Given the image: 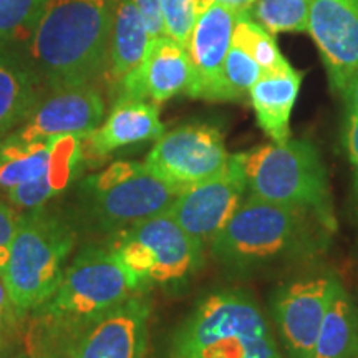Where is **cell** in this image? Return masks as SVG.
Returning a JSON list of instances; mask_svg holds the SVG:
<instances>
[{"label":"cell","instance_id":"obj_1","mask_svg":"<svg viewBox=\"0 0 358 358\" xmlns=\"http://www.w3.org/2000/svg\"><path fill=\"white\" fill-rule=\"evenodd\" d=\"M332 234L302 209L245 196L209 249L236 274H256L317 257Z\"/></svg>","mask_w":358,"mask_h":358},{"label":"cell","instance_id":"obj_2","mask_svg":"<svg viewBox=\"0 0 358 358\" xmlns=\"http://www.w3.org/2000/svg\"><path fill=\"white\" fill-rule=\"evenodd\" d=\"M120 0H47L32 52L53 90L92 85L110 69Z\"/></svg>","mask_w":358,"mask_h":358},{"label":"cell","instance_id":"obj_3","mask_svg":"<svg viewBox=\"0 0 358 358\" xmlns=\"http://www.w3.org/2000/svg\"><path fill=\"white\" fill-rule=\"evenodd\" d=\"M171 358H282L262 308L239 289L203 299L173 337Z\"/></svg>","mask_w":358,"mask_h":358},{"label":"cell","instance_id":"obj_4","mask_svg":"<svg viewBox=\"0 0 358 358\" xmlns=\"http://www.w3.org/2000/svg\"><path fill=\"white\" fill-rule=\"evenodd\" d=\"M248 194L302 209L330 232L337 229L329 176L319 150L308 140L267 143L244 153Z\"/></svg>","mask_w":358,"mask_h":358},{"label":"cell","instance_id":"obj_5","mask_svg":"<svg viewBox=\"0 0 358 358\" xmlns=\"http://www.w3.org/2000/svg\"><path fill=\"white\" fill-rule=\"evenodd\" d=\"M73 245L70 224L43 206L19 217L7 266L0 275L22 319L55 294Z\"/></svg>","mask_w":358,"mask_h":358},{"label":"cell","instance_id":"obj_6","mask_svg":"<svg viewBox=\"0 0 358 358\" xmlns=\"http://www.w3.org/2000/svg\"><path fill=\"white\" fill-rule=\"evenodd\" d=\"M181 189L136 161H116L78 186L77 216L88 231L116 234L166 213Z\"/></svg>","mask_w":358,"mask_h":358},{"label":"cell","instance_id":"obj_7","mask_svg":"<svg viewBox=\"0 0 358 358\" xmlns=\"http://www.w3.org/2000/svg\"><path fill=\"white\" fill-rule=\"evenodd\" d=\"M82 163V138L29 141L12 133L0 141V189L13 208H42L73 182Z\"/></svg>","mask_w":358,"mask_h":358},{"label":"cell","instance_id":"obj_8","mask_svg":"<svg viewBox=\"0 0 358 358\" xmlns=\"http://www.w3.org/2000/svg\"><path fill=\"white\" fill-rule=\"evenodd\" d=\"M145 290L110 248L88 245L66 266L55 294L37 310L93 324L103 313Z\"/></svg>","mask_w":358,"mask_h":358},{"label":"cell","instance_id":"obj_9","mask_svg":"<svg viewBox=\"0 0 358 358\" xmlns=\"http://www.w3.org/2000/svg\"><path fill=\"white\" fill-rule=\"evenodd\" d=\"M108 248L140 279L143 287L189 279L203 264L204 248L168 211L143 219L111 237Z\"/></svg>","mask_w":358,"mask_h":358},{"label":"cell","instance_id":"obj_10","mask_svg":"<svg viewBox=\"0 0 358 358\" xmlns=\"http://www.w3.org/2000/svg\"><path fill=\"white\" fill-rule=\"evenodd\" d=\"M229 158L222 133L211 124L196 123L161 134L148 153L145 166L185 191L221 173Z\"/></svg>","mask_w":358,"mask_h":358},{"label":"cell","instance_id":"obj_11","mask_svg":"<svg viewBox=\"0 0 358 358\" xmlns=\"http://www.w3.org/2000/svg\"><path fill=\"white\" fill-rule=\"evenodd\" d=\"M248 196L244 153L231 155L227 166L216 176L179 192L168 214L179 226L209 248Z\"/></svg>","mask_w":358,"mask_h":358},{"label":"cell","instance_id":"obj_12","mask_svg":"<svg viewBox=\"0 0 358 358\" xmlns=\"http://www.w3.org/2000/svg\"><path fill=\"white\" fill-rule=\"evenodd\" d=\"M337 277L317 274L280 285L271 297V315L287 358H310L332 299Z\"/></svg>","mask_w":358,"mask_h":358},{"label":"cell","instance_id":"obj_13","mask_svg":"<svg viewBox=\"0 0 358 358\" xmlns=\"http://www.w3.org/2000/svg\"><path fill=\"white\" fill-rule=\"evenodd\" d=\"M307 32L319 47L330 87L342 93L358 73V0H310Z\"/></svg>","mask_w":358,"mask_h":358},{"label":"cell","instance_id":"obj_14","mask_svg":"<svg viewBox=\"0 0 358 358\" xmlns=\"http://www.w3.org/2000/svg\"><path fill=\"white\" fill-rule=\"evenodd\" d=\"M151 303L133 295L93 322L70 358H145L150 340Z\"/></svg>","mask_w":358,"mask_h":358},{"label":"cell","instance_id":"obj_15","mask_svg":"<svg viewBox=\"0 0 358 358\" xmlns=\"http://www.w3.org/2000/svg\"><path fill=\"white\" fill-rule=\"evenodd\" d=\"M105 101L93 85L55 90L47 100L35 103L34 110L17 129L22 140H45L55 136L87 138L100 127Z\"/></svg>","mask_w":358,"mask_h":358},{"label":"cell","instance_id":"obj_16","mask_svg":"<svg viewBox=\"0 0 358 358\" xmlns=\"http://www.w3.org/2000/svg\"><path fill=\"white\" fill-rule=\"evenodd\" d=\"M237 13L213 3L201 13L187 42L192 78L187 95L208 101H224L222 70L232 42Z\"/></svg>","mask_w":358,"mask_h":358},{"label":"cell","instance_id":"obj_17","mask_svg":"<svg viewBox=\"0 0 358 358\" xmlns=\"http://www.w3.org/2000/svg\"><path fill=\"white\" fill-rule=\"evenodd\" d=\"M192 78L186 47L166 37L151 42L143 64L116 82L118 98L150 100L161 105L179 93H187Z\"/></svg>","mask_w":358,"mask_h":358},{"label":"cell","instance_id":"obj_18","mask_svg":"<svg viewBox=\"0 0 358 358\" xmlns=\"http://www.w3.org/2000/svg\"><path fill=\"white\" fill-rule=\"evenodd\" d=\"M163 133L159 105L150 100L118 98L105 123L82 140L83 163L105 159L120 148L158 140Z\"/></svg>","mask_w":358,"mask_h":358},{"label":"cell","instance_id":"obj_19","mask_svg":"<svg viewBox=\"0 0 358 358\" xmlns=\"http://www.w3.org/2000/svg\"><path fill=\"white\" fill-rule=\"evenodd\" d=\"M302 78V71L287 65L275 71H262L249 92L259 127L279 145L290 140V116L301 92Z\"/></svg>","mask_w":358,"mask_h":358},{"label":"cell","instance_id":"obj_20","mask_svg":"<svg viewBox=\"0 0 358 358\" xmlns=\"http://www.w3.org/2000/svg\"><path fill=\"white\" fill-rule=\"evenodd\" d=\"M310 358H358V308L338 279Z\"/></svg>","mask_w":358,"mask_h":358},{"label":"cell","instance_id":"obj_21","mask_svg":"<svg viewBox=\"0 0 358 358\" xmlns=\"http://www.w3.org/2000/svg\"><path fill=\"white\" fill-rule=\"evenodd\" d=\"M150 34L133 0H120L116 6L110 48V77L120 82L143 64L151 47Z\"/></svg>","mask_w":358,"mask_h":358},{"label":"cell","instance_id":"obj_22","mask_svg":"<svg viewBox=\"0 0 358 358\" xmlns=\"http://www.w3.org/2000/svg\"><path fill=\"white\" fill-rule=\"evenodd\" d=\"M35 103L34 80L0 52V141L25 122Z\"/></svg>","mask_w":358,"mask_h":358},{"label":"cell","instance_id":"obj_23","mask_svg":"<svg viewBox=\"0 0 358 358\" xmlns=\"http://www.w3.org/2000/svg\"><path fill=\"white\" fill-rule=\"evenodd\" d=\"M232 43L249 53L262 71H275L290 65L287 58L280 53L274 35L250 19L245 12L237 13L232 29Z\"/></svg>","mask_w":358,"mask_h":358},{"label":"cell","instance_id":"obj_24","mask_svg":"<svg viewBox=\"0 0 358 358\" xmlns=\"http://www.w3.org/2000/svg\"><path fill=\"white\" fill-rule=\"evenodd\" d=\"M310 0H256L245 13L271 34L307 32Z\"/></svg>","mask_w":358,"mask_h":358},{"label":"cell","instance_id":"obj_25","mask_svg":"<svg viewBox=\"0 0 358 358\" xmlns=\"http://www.w3.org/2000/svg\"><path fill=\"white\" fill-rule=\"evenodd\" d=\"M262 75V69L249 53L231 42L222 70L224 101H244L249 98L250 88Z\"/></svg>","mask_w":358,"mask_h":358},{"label":"cell","instance_id":"obj_26","mask_svg":"<svg viewBox=\"0 0 358 358\" xmlns=\"http://www.w3.org/2000/svg\"><path fill=\"white\" fill-rule=\"evenodd\" d=\"M47 0H0V38L35 30Z\"/></svg>","mask_w":358,"mask_h":358},{"label":"cell","instance_id":"obj_27","mask_svg":"<svg viewBox=\"0 0 358 358\" xmlns=\"http://www.w3.org/2000/svg\"><path fill=\"white\" fill-rule=\"evenodd\" d=\"M198 17V0H163L164 35L182 47H187Z\"/></svg>","mask_w":358,"mask_h":358},{"label":"cell","instance_id":"obj_28","mask_svg":"<svg viewBox=\"0 0 358 358\" xmlns=\"http://www.w3.org/2000/svg\"><path fill=\"white\" fill-rule=\"evenodd\" d=\"M345 103L343 115V143L355 176V189L358 192V73L342 92Z\"/></svg>","mask_w":358,"mask_h":358},{"label":"cell","instance_id":"obj_29","mask_svg":"<svg viewBox=\"0 0 358 358\" xmlns=\"http://www.w3.org/2000/svg\"><path fill=\"white\" fill-rule=\"evenodd\" d=\"M19 217L20 216L13 209V206L0 198V274L7 266L8 252H10V244L13 236H15Z\"/></svg>","mask_w":358,"mask_h":358},{"label":"cell","instance_id":"obj_30","mask_svg":"<svg viewBox=\"0 0 358 358\" xmlns=\"http://www.w3.org/2000/svg\"><path fill=\"white\" fill-rule=\"evenodd\" d=\"M133 2L138 7L151 40L163 37V0H133Z\"/></svg>","mask_w":358,"mask_h":358},{"label":"cell","instance_id":"obj_31","mask_svg":"<svg viewBox=\"0 0 358 358\" xmlns=\"http://www.w3.org/2000/svg\"><path fill=\"white\" fill-rule=\"evenodd\" d=\"M22 317L17 313V308L13 306L10 294L6 287L2 275H0V345L10 337L15 330L17 324Z\"/></svg>","mask_w":358,"mask_h":358},{"label":"cell","instance_id":"obj_32","mask_svg":"<svg viewBox=\"0 0 358 358\" xmlns=\"http://www.w3.org/2000/svg\"><path fill=\"white\" fill-rule=\"evenodd\" d=\"M254 2H256V0H198V12L201 15V13H203L209 6H213V3H221V6L229 7L231 10H234L236 13H243L248 10Z\"/></svg>","mask_w":358,"mask_h":358},{"label":"cell","instance_id":"obj_33","mask_svg":"<svg viewBox=\"0 0 358 358\" xmlns=\"http://www.w3.org/2000/svg\"><path fill=\"white\" fill-rule=\"evenodd\" d=\"M17 358H34V357L29 355V353H22V355H19Z\"/></svg>","mask_w":358,"mask_h":358}]
</instances>
